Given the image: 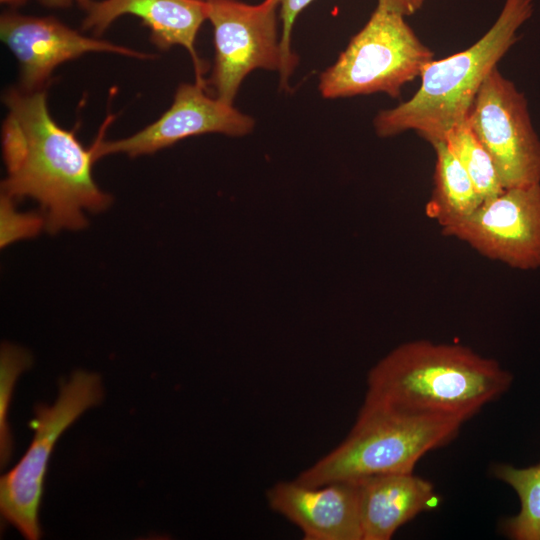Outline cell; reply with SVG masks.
<instances>
[{"label": "cell", "instance_id": "16", "mask_svg": "<svg viewBox=\"0 0 540 540\" xmlns=\"http://www.w3.org/2000/svg\"><path fill=\"white\" fill-rule=\"evenodd\" d=\"M492 474L511 486L520 499V511L503 522V533L514 540H540V463L520 469L494 464Z\"/></svg>", "mask_w": 540, "mask_h": 540}, {"label": "cell", "instance_id": "12", "mask_svg": "<svg viewBox=\"0 0 540 540\" xmlns=\"http://www.w3.org/2000/svg\"><path fill=\"white\" fill-rule=\"evenodd\" d=\"M266 497L273 511L302 530L305 540H363L357 482L309 486L280 481Z\"/></svg>", "mask_w": 540, "mask_h": 540}, {"label": "cell", "instance_id": "15", "mask_svg": "<svg viewBox=\"0 0 540 540\" xmlns=\"http://www.w3.org/2000/svg\"><path fill=\"white\" fill-rule=\"evenodd\" d=\"M433 148L436 153L434 188L426 204V214L443 229L466 219L483 201L445 141L436 143Z\"/></svg>", "mask_w": 540, "mask_h": 540}, {"label": "cell", "instance_id": "10", "mask_svg": "<svg viewBox=\"0 0 540 540\" xmlns=\"http://www.w3.org/2000/svg\"><path fill=\"white\" fill-rule=\"evenodd\" d=\"M206 86L198 81L180 84L171 106L156 121L129 137L104 141V123L93 143L96 160L120 153L129 157L152 154L191 136L218 133L240 137L251 133L254 118L233 104L210 96Z\"/></svg>", "mask_w": 540, "mask_h": 540}, {"label": "cell", "instance_id": "17", "mask_svg": "<svg viewBox=\"0 0 540 540\" xmlns=\"http://www.w3.org/2000/svg\"><path fill=\"white\" fill-rule=\"evenodd\" d=\"M445 143L471 178L483 202L499 196L505 190L490 154L467 119L448 132Z\"/></svg>", "mask_w": 540, "mask_h": 540}, {"label": "cell", "instance_id": "7", "mask_svg": "<svg viewBox=\"0 0 540 540\" xmlns=\"http://www.w3.org/2000/svg\"><path fill=\"white\" fill-rule=\"evenodd\" d=\"M207 20L214 35V64L207 85L214 96L233 101L243 80L257 69L284 71L278 33L279 0L247 4L239 0H208Z\"/></svg>", "mask_w": 540, "mask_h": 540}, {"label": "cell", "instance_id": "22", "mask_svg": "<svg viewBox=\"0 0 540 540\" xmlns=\"http://www.w3.org/2000/svg\"><path fill=\"white\" fill-rule=\"evenodd\" d=\"M43 6L48 8H67L72 5H78L83 10L88 6L91 0H38Z\"/></svg>", "mask_w": 540, "mask_h": 540}, {"label": "cell", "instance_id": "18", "mask_svg": "<svg viewBox=\"0 0 540 540\" xmlns=\"http://www.w3.org/2000/svg\"><path fill=\"white\" fill-rule=\"evenodd\" d=\"M32 364V357L25 349L3 343L0 353V458L1 466L8 464L13 440L7 416L12 400L13 389L19 375Z\"/></svg>", "mask_w": 540, "mask_h": 540}, {"label": "cell", "instance_id": "8", "mask_svg": "<svg viewBox=\"0 0 540 540\" xmlns=\"http://www.w3.org/2000/svg\"><path fill=\"white\" fill-rule=\"evenodd\" d=\"M467 121L490 154L504 189L540 183V139L528 102L497 67L480 87Z\"/></svg>", "mask_w": 540, "mask_h": 540}, {"label": "cell", "instance_id": "20", "mask_svg": "<svg viewBox=\"0 0 540 540\" xmlns=\"http://www.w3.org/2000/svg\"><path fill=\"white\" fill-rule=\"evenodd\" d=\"M314 0H279V17L281 20L280 42L284 58V71L279 77V85L288 89L289 79L293 74L298 57L292 49V31L298 15Z\"/></svg>", "mask_w": 540, "mask_h": 540}, {"label": "cell", "instance_id": "21", "mask_svg": "<svg viewBox=\"0 0 540 540\" xmlns=\"http://www.w3.org/2000/svg\"><path fill=\"white\" fill-rule=\"evenodd\" d=\"M424 2L425 0H378L377 7L406 17L416 13Z\"/></svg>", "mask_w": 540, "mask_h": 540}, {"label": "cell", "instance_id": "2", "mask_svg": "<svg viewBox=\"0 0 540 540\" xmlns=\"http://www.w3.org/2000/svg\"><path fill=\"white\" fill-rule=\"evenodd\" d=\"M512 375L459 344L403 343L369 372L364 403L463 424L510 387Z\"/></svg>", "mask_w": 540, "mask_h": 540}, {"label": "cell", "instance_id": "9", "mask_svg": "<svg viewBox=\"0 0 540 540\" xmlns=\"http://www.w3.org/2000/svg\"><path fill=\"white\" fill-rule=\"evenodd\" d=\"M442 233L509 267L540 268V183L505 189Z\"/></svg>", "mask_w": 540, "mask_h": 540}, {"label": "cell", "instance_id": "19", "mask_svg": "<svg viewBox=\"0 0 540 540\" xmlns=\"http://www.w3.org/2000/svg\"><path fill=\"white\" fill-rule=\"evenodd\" d=\"M14 199L1 194L0 199V247L37 236L45 228L43 214L19 212Z\"/></svg>", "mask_w": 540, "mask_h": 540}, {"label": "cell", "instance_id": "6", "mask_svg": "<svg viewBox=\"0 0 540 540\" xmlns=\"http://www.w3.org/2000/svg\"><path fill=\"white\" fill-rule=\"evenodd\" d=\"M103 399L101 378L96 373L77 370L60 383L58 397L51 406L35 407L34 437L20 461L0 479V511L5 522L24 538L41 536L39 507L50 455L61 434L87 409Z\"/></svg>", "mask_w": 540, "mask_h": 540}, {"label": "cell", "instance_id": "3", "mask_svg": "<svg viewBox=\"0 0 540 540\" xmlns=\"http://www.w3.org/2000/svg\"><path fill=\"white\" fill-rule=\"evenodd\" d=\"M532 11V0H506L494 24L477 42L449 57L433 59L410 99L377 113L376 134L391 137L412 130L432 146L445 141L448 132L467 119L483 82L518 40L517 30Z\"/></svg>", "mask_w": 540, "mask_h": 540}, {"label": "cell", "instance_id": "5", "mask_svg": "<svg viewBox=\"0 0 540 540\" xmlns=\"http://www.w3.org/2000/svg\"><path fill=\"white\" fill-rule=\"evenodd\" d=\"M404 18L376 7L337 60L320 74V94L326 99L373 93L399 97L403 86L420 77L434 57Z\"/></svg>", "mask_w": 540, "mask_h": 540}, {"label": "cell", "instance_id": "24", "mask_svg": "<svg viewBox=\"0 0 540 540\" xmlns=\"http://www.w3.org/2000/svg\"><path fill=\"white\" fill-rule=\"evenodd\" d=\"M202 1H208V0H202Z\"/></svg>", "mask_w": 540, "mask_h": 540}, {"label": "cell", "instance_id": "13", "mask_svg": "<svg viewBox=\"0 0 540 540\" xmlns=\"http://www.w3.org/2000/svg\"><path fill=\"white\" fill-rule=\"evenodd\" d=\"M82 29L104 33L123 15L138 17L150 30V38L161 50L182 46L190 54L196 81L206 83L204 65L195 49L201 25L207 20V2L202 0H91L84 9Z\"/></svg>", "mask_w": 540, "mask_h": 540}, {"label": "cell", "instance_id": "11", "mask_svg": "<svg viewBox=\"0 0 540 540\" xmlns=\"http://www.w3.org/2000/svg\"><path fill=\"white\" fill-rule=\"evenodd\" d=\"M0 37L19 64V87L44 90L53 71L61 64L87 53L104 52L140 60L154 58L146 52L88 37L53 16H31L15 10L0 17Z\"/></svg>", "mask_w": 540, "mask_h": 540}, {"label": "cell", "instance_id": "23", "mask_svg": "<svg viewBox=\"0 0 540 540\" xmlns=\"http://www.w3.org/2000/svg\"><path fill=\"white\" fill-rule=\"evenodd\" d=\"M29 0H0L1 4L15 10L18 7L25 5Z\"/></svg>", "mask_w": 540, "mask_h": 540}, {"label": "cell", "instance_id": "4", "mask_svg": "<svg viewBox=\"0 0 540 540\" xmlns=\"http://www.w3.org/2000/svg\"><path fill=\"white\" fill-rule=\"evenodd\" d=\"M461 426L363 403L348 436L295 480L319 486L412 473L425 454L454 440Z\"/></svg>", "mask_w": 540, "mask_h": 540}, {"label": "cell", "instance_id": "1", "mask_svg": "<svg viewBox=\"0 0 540 540\" xmlns=\"http://www.w3.org/2000/svg\"><path fill=\"white\" fill-rule=\"evenodd\" d=\"M7 116L2 126V150L7 175L2 194L32 198L40 205L45 230H81L87 212L99 213L111 202L93 176L97 161L93 145L84 147L73 131L51 116L45 90L11 87L4 92Z\"/></svg>", "mask_w": 540, "mask_h": 540}, {"label": "cell", "instance_id": "14", "mask_svg": "<svg viewBox=\"0 0 540 540\" xmlns=\"http://www.w3.org/2000/svg\"><path fill=\"white\" fill-rule=\"evenodd\" d=\"M357 484L363 540H389L401 526L439 504L433 484L413 472L374 476Z\"/></svg>", "mask_w": 540, "mask_h": 540}]
</instances>
